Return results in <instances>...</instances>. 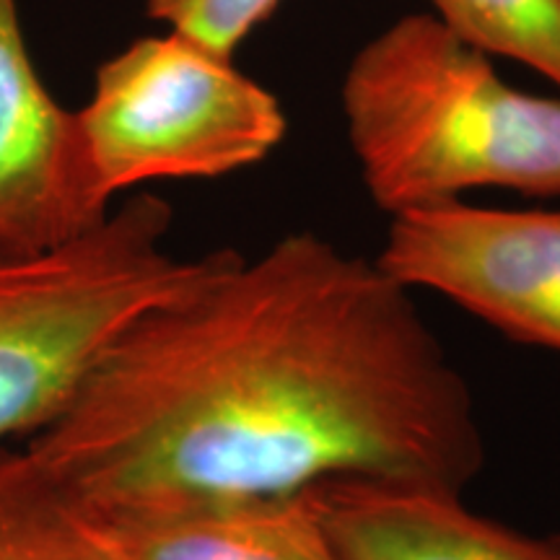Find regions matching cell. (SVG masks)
Segmentation results:
<instances>
[{"instance_id": "cell-1", "label": "cell", "mask_w": 560, "mask_h": 560, "mask_svg": "<svg viewBox=\"0 0 560 560\" xmlns=\"http://www.w3.org/2000/svg\"><path fill=\"white\" fill-rule=\"evenodd\" d=\"M26 450L75 503L348 478L465 493L486 459L470 387L412 291L310 231L255 260L213 252Z\"/></svg>"}, {"instance_id": "cell-2", "label": "cell", "mask_w": 560, "mask_h": 560, "mask_svg": "<svg viewBox=\"0 0 560 560\" xmlns=\"http://www.w3.org/2000/svg\"><path fill=\"white\" fill-rule=\"evenodd\" d=\"M363 185L389 215L472 190L560 195V102L524 94L436 16H402L342 81Z\"/></svg>"}, {"instance_id": "cell-3", "label": "cell", "mask_w": 560, "mask_h": 560, "mask_svg": "<svg viewBox=\"0 0 560 560\" xmlns=\"http://www.w3.org/2000/svg\"><path fill=\"white\" fill-rule=\"evenodd\" d=\"M172 206L136 195L79 240L0 249V446L50 425L140 314L177 296L210 255L166 247Z\"/></svg>"}, {"instance_id": "cell-4", "label": "cell", "mask_w": 560, "mask_h": 560, "mask_svg": "<svg viewBox=\"0 0 560 560\" xmlns=\"http://www.w3.org/2000/svg\"><path fill=\"white\" fill-rule=\"evenodd\" d=\"M79 120L109 200L143 182L247 170L268 159L289 128L280 102L234 58L179 32L138 39L102 62Z\"/></svg>"}, {"instance_id": "cell-5", "label": "cell", "mask_w": 560, "mask_h": 560, "mask_svg": "<svg viewBox=\"0 0 560 560\" xmlns=\"http://www.w3.org/2000/svg\"><path fill=\"white\" fill-rule=\"evenodd\" d=\"M376 262L412 293H439L511 340L560 353V210H405Z\"/></svg>"}, {"instance_id": "cell-6", "label": "cell", "mask_w": 560, "mask_h": 560, "mask_svg": "<svg viewBox=\"0 0 560 560\" xmlns=\"http://www.w3.org/2000/svg\"><path fill=\"white\" fill-rule=\"evenodd\" d=\"M107 215L79 112L52 100L32 66L16 0H0V249L62 247Z\"/></svg>"}, {"instance_id": "cell-7", "label": "cell", "mask_w": 560, "mask_h": 560, "mask_svg": "<svg viewBox=\"0 0 560 560\" xmlns=\"http://www.w3.org/2000/svg\"><path fill=\"white\" fill-rule=\"evenodd\" d=\"M75 509L109 560H340L314 490L75 503Z\"/></svg>"}, {"instance_id": "cell-8", "label": "cell", "mask_w": 560, "mask_h": 560, "mask_svg": "<svg viewBox=\"0 0 560 560\" xmlns=\"http://www.w3.org/2000/svg\"><path fill=\"white\" fill-rule=\"evenodd\" d=\"M312 490L340 560H560V542L490 522L452 490L355 478Z\"/></svg>"}, {"instance_id": "cell-9", "label": "cell", "mask_w": 560, "mask_h": 560, "mask_svg": "<svg viewBox=\"0 0 560 560\" xmlns=\"http://www.w3.org/2000/svg\"><path fill=\"white\" fill-rule=\"evenodd\" d=\"M0 560H109L26 446H0Z\"/></svg>"}, {"instance_id": "cell-10", "label": "cell", "mask_w": 560, "mask_h": 560, "mask_svg": "<svg viewBox=\"0 0 560 560\" xmlns=\"http://www.w3.org/2000/svg\"><path fill=\"white\" fill-rule=\"evenodd\" d=\"M452 34L560 86V0H431Z\"/></svg>"}, {"instance_id": "cell-11", "label": "cell", "mask_w": 560, "mask_h": 560, "mask_svg": "<svg viewBox=\"0 0 560 560\" xmlns=\"http://www.w3.org/2000/svg\"><path fill=\"white\" fill-rule=\"evenodd\" d=\"M280 0H145L151 19L166 21L208 50L234 58L252 30L262 24Z\"/></svg>"}]
</instances>
